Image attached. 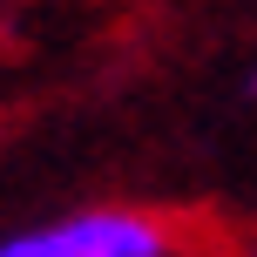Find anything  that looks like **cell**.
<instances>
[{
	"label": "cell",
	"mask_w": 257,
	"mask_h": 257,
	"mask_svg": "<svg viewBox=\"0 0 257 257\" xmlns=\"http://www.w3.org/2000/svg\"><path fill=\"white\" fill-rule=\"evenodd\" d=\"M163 250H169L163 223L136 210H81V217H54L0 244V257H163Z\"/></svg>",
	"instance_id": "6da1fadb"
}]
</instances>
